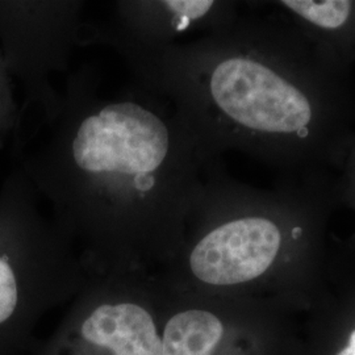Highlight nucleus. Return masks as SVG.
Wrapping results in <instances>:
<instances>
[{"label": "nucleus", "mask_w": 355, "mask_h": 355, "mask_svg": "<svg viewBox=\"0 0 355 355\" xmlns=\"http://www.w3.org/2000/svg\"><path fill=\"white\" fill-rule=\"evenodd\" d=\"M37 121L31 139L13 141L16 167L69 228L99 241L157 240L200 195V136L136 80L108 94L89 69L76 71Z\"/></svg>", "instance_id": "obj_1"}, {"label": "nucleus", "mask_w": 355, "mask_h": 355, "mask_svg": "<svg viewBox=\"0 0 355 355\" xmlns=\"http://www.w3.org/2000/svg\"><path fill=\"white\" fill-rule=\"evenodd\" d=\"M86 3L78 0H0V51L26 95L21 114H51L61 96L53 79L69 70L82 45Z\"/></svg>", "instance_id": "obj_2"}, {"label": "nucleus", "mask_w": 355, "mask_h": 355, "mask_svg": "<svg viewBox=\"0 0 355 355\" xmlns=\"http://www.w3.org/2000/svg\"><path fill=\"white\" fill-rule=\"evenodd\" d=\"M278 225L259 215H234L208 229L191 248L192 277L207 286L232 287L262 277L279 253Z\"/></svg>", "instance_id": "obj_3"}, {"label": "nucleus", "mask_w": 355, "mask_h": 355, "mask_svg": "<svg viewBox=\"0 0 355 355\" xmlns=\"http://www.w3.org/2000/svg\"><path fill=\"white\" fill-rule=\"evenodd\" d=\"M82 336L114 355H162L152 315L132 302L99 305L86 318Z\"/></svg>", "instance_id": "obj_4"}, {"label": "nucleus", "mask_w": 355, "mask_h": 355, "mask_svg": "<svg viewBox=\"0 0 355 355\" xmlns=\"http://www.w3.org/2000/svg\"><path fill=\"white\" fill-rule=\"evenodd\" d=\"M31 189V182L16 166L0 187V324L12 316L20 297L17 267L4 243Z\"/></svg>", "instance_id": "obj_5"}, {"label": "nucleus", "mask_w": 355, "mask_h": 355, "mask_svg": "<svg viewBox=\"0 0 355 355\" xmlns=\"http://www.w3.org/2000/svg\"><path fill=\"white\" fill-rule=\"evenodd\" d=\"M223 336V322L212 312L183 311L166 325L162 355H211Z\"/></svg>", "instance_id": "obj_6"}, {"label": "nucleus", "mask_w": 355, "mask_h": 355, "mask_svg": "<svg viewBox=\"0 0 355 355\" xmlns=\"http://www.w3.org/2000/svg\"><path fill=\"white\" fill-rule=\"evenodd\" d=\"M282 4L309 23L327 29L343 26L352 11V3L343 0H284Z\"/></svg>", "instance_id": "obj_7"}, {"label": "nucleus", "mask_w": 355, "mask_h": 355, "mask_svg": "<svg viewBox=\"0 0 355 355\" xmlns=\"http://www.w3.org/2000/svg\"><path fill=\"white\" fill-rule=\"evenodd\" d=\"M20 120V104L13 94L12 78L0 51V145L16 135Z\"/></svg>", "instance_id": "obj_8"}, {"label": "nucleus", "mask_w": 355, "mask_h": 355, "mask_svg": "<svg viewBox=\"0 0 355 355\" xmlns=\"http://www.w3.org/2000/svg\"><path fill=\"white\" fill-rule=\"evenodd\" d=\"M336 355H355V329L350 333L347 338V345Z\"/></svg>", "instance_id": "obj_9"}]
</instances>
